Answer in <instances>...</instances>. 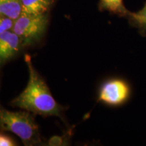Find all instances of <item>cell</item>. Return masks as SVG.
<instances>
[{"label":"cell","mask_w":146,"mask_h":146,"mask_svg":"<svg viewBox=\"0 0 146 146\" xmlns=\"http://www.w3.org/2000/svg\"><path fill=\"white\" fill-rule=\"evenodd\" d=\"M127 19L131 25L138 29L141 35L146 36V1L141 10L137 12H131Z\"/></svg>","instance_id":"9"},{"label":"cell","mask_w":146,"mask_h":146,"mask_svg":"<svg viewBox=\"0 0 146 146\" xmlns=\"http://www.w3.org/2000/svg\"><path fill=\"white\" fill-rule=\"evenodd\" d=\"M16 145L13 140L9 137L0 133V146H14Z\"/></svg>","instance_id":"11"},{"label":"cell","mask_w":146,"mask_h":146,"mask_svg":"<svg viewBox=\"0 0 146 146\" xmlns=\"http://www.w3.org/2000/svg\"><path fill=\"white\" fill-rule=\"evenodd\" d=\"M0 127L19 137L24 142L31 141L38 132L37 125L28 112H12L0 109Z\"/></svg>","instance_id":"2"},{"label":"cell","mask_w":146,"mask_h":146,"mask_svg":"<svg viewBox=\"0 0 146 146\" xmlns=\"http://www.w3.org/2000/svg\"><path fill=\"white\" fill-rule=\"evenodd\" d=\"M14 20L5 16L0 15V34L8 31L13 27Z\"/></svg>","instance_id":"10"},{"label":"cell","mask_w":146,"mask_h":146,"mask_svg":"<svg viewBox=\"0 0 146 146\" xmlns=\"http://www.w3.org/2000/svg\"><path fill=\"white\" fill-rule=\"evenodd\" d=\"M64 143V138L62 136H53L50 139L48 145L51 146H60L62 145Z\"/></svg>","instance_id":"12"},{"label":"cell","mask_w":146,"mask_h":146,"mask_svg":"<svg viewBox=\"0 0 146 146\" xmlns=\"http://www.w3.org/2000/svg\"><path fill=\"white\" fill-rule=\"evenodd\" d=\"M52 3L53 0H21V14L41 15L47 14Z\"/></svg>","instance_id":"6"},{"label":"cell","mask_w":146,"mask_h":146,"mask_svg":"<svg viewBox=\"0 0 146 146\" xmlns=\"http://www.w3.org/2000/svg\"><path fill=\"white\" fill-rule=\"evenodd\" d=\"M21 0H0V15L15 21L21 15Z\"/></svg>","instance_id":"8"},{"label":"cell","mask_w":146,"mask_h":146,"mask_svg":"<svg viewBox=\"0 0 146 146\" xmlns=\"http://www.w3.org/2000/svg\"><path fill=\"white\" fill-rule=\"evenodd\" d=\"M20 39L14 32L8 31L0 34V61L8 60L19 50Z\"/></svg>","instance_id":"5"},{"label":"cell","mask_w":146,"mask_h":146,"mask_svg":"<svg viewBox=\"0 0 146 146\" xmlns=\"http://www.w3.org/2000/svg\"><path fill=\"white\" fill-rule=\"evenodd\" d=\"M130 95V86L125 80L112 78L100 87L98 100L108 106H118L125 103Z\"/></svg>","instance_id":"4"},{"label":"cell","mask_w":146,"mask_h":146,"mask_svg":"<svg viewBox=\"0 0 146 146\" xmlns=\"http://www.w3.org/2000/svg\"><path fill=\"white\" fill-rule=\"evenodd\" d=\"M48 17L47 14L27 15L21 14L14 21L13 32L20 38L31 41L40 37L46 29Z\"/></svg>","instance_id":"3"},{"label":"cell","mask_w":146,"mask_h":146,"mask_svg":"<svg viewBox=\"0 0 146 146\" xmlns=\"http://www.w3.org/2000/svg\"><path fill=\"white\" fill-rule=\"evenodd\" d=\"M99 8L101 11H108L111 14L127 18L131 12L125 7L123 0H100Z\"/></svg>","instance_id":"7"},{"label":"cell","mask_w":146,"mask_h":146,"mask_svg":"<svg viewBox=\"0 0 146 146\" xmlns=\"http://www.w3.org/2000/svg\"><path fill=\"white\" fill-rule=\"evenodd\" d=\"M25 59L29 68V82L23 92L12 100L13 106L42 116H60L61 107L34 68L31 57L26 54Z\"/></svg>","instance_id":"1"}]
</instances>
